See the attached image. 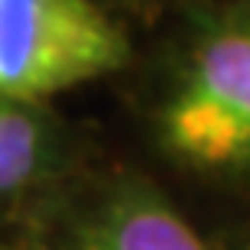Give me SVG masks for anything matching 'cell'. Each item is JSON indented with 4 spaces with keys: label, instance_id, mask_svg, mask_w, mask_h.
<instances>
[{
    "label": "cell",
    "instance_id": "cell-1",
    "mask_svg": "<svg viewBox=\"0 0 250 250\" xmlns=\"http://www.w3.org/2000/svg\"><path fill=\"white\" fill-rule=\"evenodd\" d=\"M156 133L195 172L250 176V7L195 36L159 104Z\"/></svg>",
    "mask_w": 250,
    "mask_h": 250
},
{
    "label": "cell",
    "instance_id": "cell-2",
    "mask_svg": "<svg viewBox=\"0 0 250 250\" xmlns=\"http://www.w3.org/2000/svg\"><path fill=\"white\" fill-rule=\"evenodd\" d=\"M127 62V36L94 0H0V98L42 104Z\"/></svg>",
    "mask_w": 250,
    "mask_h": 250
},
{
    "label": "cell",
    "instance_id": "cell-4",
    "mask_svg": "<svg viewBox=\"0 0 250 250\" xmlns=\"http://www.w3.org/2000/svg\"><path fill=\"white\" fill-rule=\"evenodd\" d=\"M59 133L39 114V104L0 98V198L39 186L56 169Z\"/></svg>",
    "mask_w": 250,
    "mask_h": 250
},
{
    "label": "cell",
    "instance_id": "cell-3",
    "mask_svg": "<svg viewBox=\"0 0 250 250\" xmlns=\"http://www.w3.org/2000/svg\"><path fill=\"white\" fill-rule=\"evenodd\" d=\"M68 250H208L195 228L143 179L111 186L75 224Z\"/></svg>",
    "mask_w": 250,
    "mask_h": 250
}]
</instances>
